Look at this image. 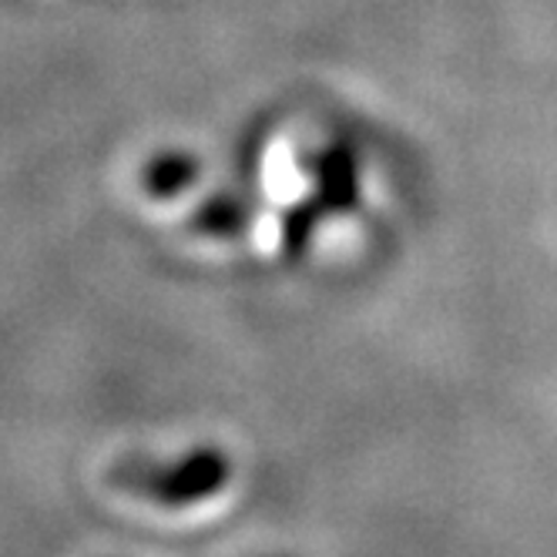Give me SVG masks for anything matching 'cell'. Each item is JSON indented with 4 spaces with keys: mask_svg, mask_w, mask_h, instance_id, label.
<instances>
[{
    "mask_svg": "<svg viewBox=\"0 0 557 557\" xmlns=\"http://www.w3.org/2000/svg\"><path fill=\"white\" fill-rule=\"evenodd\" d=\"M232 476V460L219 447H195L178 463L148 467L145 487L158 507H191L198 500L215 497Z\"/></svg>",
    "mask_w": 557,
    "mask_h": 557,
    "instance_id": "6da1fadb",
    "label": "cell"
},
{
    "mask_svg": "<svg viewBox=\"0 0 557 557\" xmlns=\"http://www.w3.org/2000/svg\"><path fill=\"white\" fill-rule=\"evenodd\" d=\"M198 175H202V162L188 151H162L141 169V198L145 202H172L185 191L195 188Z\"/></svg>",
    "mask_w": 557,
    "mask_h": 557,
    "instance_id": "3957f363",
    "label": "cell"
},
{
    "mask_svg": "<svg viewBox=\"0 0 557 557\" xmlns=\"http://www.w3.org/2000/svg\"><path fill=\"white\" fill-rule=\"evenodd\" d=\"M312 195L320 198L330 215H349L360 206V154L349 141H330L309 154Z\"/></svg>",
    "mask_w": 557,
    "mask_h": 557,
    "instance_id": "7a4b0ae2",
    "label": "cell"
},
{
    "mask_svg": "<svg viewBox=\"0 0 557 557\" xmlns=\"http://www.w3.org/2000/svg\"><path fill=\"white\" fill-rule=\"evenodd\" d=\"M246 222H249V206L232 191L209 195L191 215V228L212 238H235L246 228Z\"/></svg>",
    "mask_w": 557,
    "mask_h": 557,
    "instance_id": "5b68a950",
    "label": "cell"
},
{
    "mask_svg": "<svg viewBox=\"0 0 557 557\" xmlns=\"http://www.w3.org/2000/svg\"><path fill=\"white\" fill-rule=\"evenodd\" d=\"M323 219H330V212L323 209V202L315 195L299 198L296 206H289L278 219V252L286 259H302L315 238V228L323 225Z\"/></svg>",
    "mask_w": 557,
    "mask_h": 557,
    "instance_id": "277c9868",
    "label": "cell"
}]
</instances>
